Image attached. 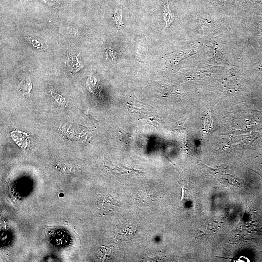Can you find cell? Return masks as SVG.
Segmentation results:
<instances>
[{
    "label": "cell",
    "mask_w": 262,
    "mask_h": 262,
    "mask_svg": "<svg viewBox=\"0 0 262 262\" xmlns=\"http://www.w3.org/2000/svg\"><path fill=\"white\" fill-rule=\"evenodd\" d=\"M163 16L166 26H169L173 21V17L168 5L165 6Z\"/></svg>",
    "instance_id": "cell-1"
},
{
    "label": "cell",
    "mask_w": 262,
    "mask_h": 262,
    "mask_svg": "<svg viewBox=\"0 0 262 262\" xmlns=\"http://www.w3.org/2000/svg\"></svg>",
    "instance_id": "cell-3"
},
{
    "label": "cell",
    "mask_w": 262,
    "mask_h": 262,
    "mask_svg": "<svg viewBox=\"0 0 262 262\" xmlns=\"http://www.w3.org/2000/svg\"><path fill=\"white\" fill-rule=\"evenodd\" d=\"M114 21L118 27L123 25L121 9H116L114 15Z\"/></svg>",
    "instance_id": "cell-2"
}]
</instances>
